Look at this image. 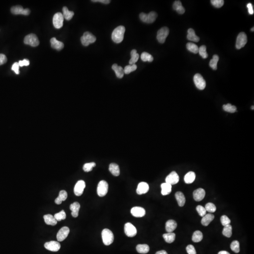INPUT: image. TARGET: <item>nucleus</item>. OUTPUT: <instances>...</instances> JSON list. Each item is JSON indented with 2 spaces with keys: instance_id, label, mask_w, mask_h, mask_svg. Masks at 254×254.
Here are the masks:
<instances>
[{
  "instance_id": "f257e3e1",
  "label": "nucleus",
  "mask_w": 254,
  "mask_h": 254,
  "mask_svg": "<svg viewBox=\"0 0 254 254\" xmlns=\"http://www.w3.org/2000/svg\"><path fill=\"white\" fill-rule=\"evenodd\" d=\"M125 32V28L123 26H120L115 28L112 34V39L113 42L116 43H120L123 41Z\"/></svg>"
},
{
  "instance_id": "f03ea898",
  "label": "nucleus",
  "mask_w": 254,
  "mask_h": 254,
  "mask_svg": "<svg viewBox=\"0 0 254 254\" xmlns=\"http://www.w3.org/2000/svg\"><path fill=\"white\" fill-rule=\"evenodd\" d=\"M102 238L104 244L106 246H109L113 242L114 236L113 233L108 229H105L102 232Z\"/></svg>"
},
{
  "instance_id": "7ed1b4c3",
  "label": "nucleus",
  "mask_w": 254,
  "mask_h": 254,
  "mask_svg": "<svg viewBox=\"0 0 254 254\" xmlns=\"http://www.w3.org/2000/svg\"><path fill=\"white\" fill-rule=\"evenodd\" d=\"M157 14L155 12H150L149 13H141L139 15V18L142 22L144 23H152L155 21L156 19L157 18Z\"/></svg>"
},
{
  "instance_id": "20e7f679",
  "label": "nucleus",
  "mask_w": 254,
  "mask_h": 254,
  "mask_svg": "<svg viewBox=\"0 0 254 254\" xmlns=\"http://www.w3.org/2000/svg\"><path fill=\"white\" fill-rule=\"evenodd\" d=\"M81 40L83 46H87L90 44L95 43L96 40V37L91 33L86 32L81 37Z\"/></svg>"
},
{
  "instance_id": "39448f33",
  "label": "nucleus",
  "mask_w": 254,
  "mask_h": 254,
  "mask_svg": "<svg viewBox=\"0 0 254 254\" xmlns=\"http://www.w3.org/2000/svg\"><path fill=\"white\" fill-rule=\"evenodd\" d=\"M24 43L32 47H37L39 44L40 42L37 35L33 33H31L25 37Z\"/></svg>"
},
{
  "instance_id": "423d86ee",
  "label": "nucleus",
  "mask_w": 254,
  "mask_h": 254,
  "mask_svg": "<svg viewBox=\"0 0 254 254\" xmlns=\"http://www.w3.org/2000/svg\"><path fill=\"white\" fill-rule=\"evenodd\" d=\"M108 190V184L106 181L102 180L98 184L97 193L100 197H104L107 194Z\"/></svg>"
},
{
  "instance_id": "0eeeda50",
  "label": "nucleus",
  "mask_w": 254,
  "mask_h": 254,
  "mask_svg": "<svg viewBox=\"0 0 254 254\" xmlns=\"http://www.w3.org/2000/svg\"><path fill=\"white\" fill-rule=\"evenodd\" d=\"M169 29L167 27H162L157 32V39L161 43H165L166 38L169 34Z\"/></svg>"
},
{
  "instance_id": "6e6552de",
  "label": "nucleus",
  "mask_w": 254,
  "mask_h": 254,
  "mask_svg": "<svg viewBox=\"0 0 254 254\" xmlns=\"http://www.w3.org/2000/svg\"><path fill=\"white\" fill-rule=\"evenodd\" d=\"M193 81L195 86L198 89L203 90L205 88L206 86L205 80L200 74H196L193 77Z\"/></svg>"
},
{
  "instance_id": "1a4fd4ad",
  "label": "nucleus",
  "mask_w": 254,
  "mask_h": 254,
  "mask_svg": "<svg viewBox=\"0 0 254 254\" xmlns=\"http://www.w3.org/2000/svg\"><path fill=\"white\" fill-rule=\"evenodd\" d=\"M247 43V37L246 33L244 32L240 33L237 38L236 48L241 49L245 46Z\"/></svg>"
},
{
  "instance_id": "9d476101",
  "label": "nucleus",
  "mask_w": 254,
  "mask_h": 254,
  "mask_svg": "<svg viewBox=\"0 0 254 254\" xmlns=\"http://www.w3.org/2000/svg\"><path fill=\"white\" fill-rule=\"evenodd\" d=\"M63 15L62 13L57 12L54 15L53 18V24L54 27L57 29H60L63 26Z\"/></svg>"
},
{
  "instance_id": "9b49d317",
  "label": "nucleus",
  "mask_w": 254,
  "mask_h": 254,
  "mask_svg": "<svg viewBox=\"0 0 254 254\" xmlns=\"http://www.w3.org/2000/svg\"><path fill=\"white\" fill-rule=\"evenodd\" d=\"M124 231L126 235L129 237H133L137 235L136 227L130 223H127L124 225Z\"/></svg>"
},
{
  "instance_id": "f8f14e48",
  "label": "nucleus",
  "mask_w": 254,
  "mask_h": 254,
  "mask_svg": "<svg viewBox=\"0 0 254 254\" xmlns=\"http://www.w3.org/2000/svg\"><path fill=\"white\" fill-rule=\"evenodd\" d=\"M166 183L170 185L177 184L179 181V177L175 171H172L166 178Z\"/></svg>"
},
{
  "instance_id": "ddd939ff",
  "label": "nucleus",
  "mask_w": 254,
  "mask_h": 254,
  "mask_svg": "<svg viewBox=\"0 0 254 254\" xmlns=\"http://www.w3.org/2000/svg\"><path fill=\"white\" fill-rule=\"evenodd\" d=\"M11 12L14 15H28L30 14V9H24L21 6L18 5L12 7L11 8Z\"/></svg>"
},
{
  "instance_id": "4468645a",
  "label": "nucleus",
  "mask_w": 254,
  "mask_h": 254,
  "mask_svg": "<svg viewBox=\"0 0 254 254\" xmlns=\"http://www.w3.org/2000/svg\"><path fill=\"white\" fill-rule=\"evenodd\" d=\"M85 186H86V184L84 181H78L74 188V193L75 195L80 196L82 195Z\"/></svg>"
},
{
  "instance_id": "2eb2a0df",
  "label": "nucleus",
  "mask_w": 254,
  "mask_h": 254,
  "mask_svg": "<svg viewBox=\"0 0 254 254\" xmlns=\"http://www.w3.org/2000/svg\"><path fill=\"white\" fill-rule=\"evenodd\" d=\"M44 247L47 250L52 252H57L60 249V243L56 241H51L45 243Z\"/></svg>"
},
{
  "instance_id": "dca6fc26",
  "label": "nucleus",
  "mask_w": 254,
  "mask_h": 254,
  "mask_svg": "<svg viewBox=\"0 0 254 254\" xmlns=\"http://www.w3.org/2000/svg\"><path fill=\"white\" fill-rule=\"evenodd\" d=\"M70 232L69 228L67 226L62 227L57 232V238L58 242H62L64 241L65 238L68 235Z\"/></svg>"
},
{
  "instance_id": "f3484780",
  "label": "nucleus",
  "mask_w": 254,
  "mask_h": 254,
  "mask_svg": "<svg viewBox=\"0 0 254 254\" xmlns=\"http://www.w3.org/2000/svg\"><path fill=\"white\" fill-rule=\"evenodd\" d=\"M131 213L136 217H142L145 215V211L140 207H135L131 210Z\"/></svg>"
},
{
  "instance_id": "a211bd4d",
  "label": "nucleus",
  "mask_w": 254,
  "mask_h": 254,
  "mask_svg": "<svg viewBox=\"0 0 254 254\" xmlns=\"http://www.w3.org/2000/svg\"><path fill=\"white\" fill-rule=\"evenodd\" d=\"M205 194V190L201 188H200L193 192V196L194 200L197 201H200L204 198Z\"/></svg>"
},
{
  "instance_id": "6ab92c4d",
  "label": "nucleus",
  "mask_w": 254,
  "mask_h": 254,
  "mask_svg": "<svg viewBox=\"0 0 254 254\" xmlns=\"http://www.w3.org/2000/svg\"><path fill=\"white\" fill-rule=\"evenodd\" d=\"M149 189V186L147 183L145 182H141L138 184L137 189V193L139 195L145 194L148 192Z\"/></svg>"
},
{
  "instance_id": "aec40b11",
  "label": "nucleus",
  "mask_w": 254,
  "mask_h": 254,
  "mask_svg": "<svg viewBox=\"0 0 254 254\" xmlns=\"http://www.w3.org/2000/svg\"><path fill=\"white\" fill-rule=\"evenodd\" d=\"M51 46L53 49L57 50H62L64 47V44L62 42L58 41L55 37L52 38L50 40Z\"/></svg>"
},
{
  "instance_id": "412c9836",
  "label": "nucleus",
  "mask_w": 254,
  "mask_h": 254,
  "mask_svg": "<svg viewBox=\"0 0 254 254\" xmlns=\"http://www.w3.org/2000/svg\"><path fill=\"white\" fill-rule=\"evenodd\" d=\"M177 227V223L174 220H169L166 223L165 228L168 233L173 232Z\"/></svg>"
},
{
  "instance_id": "4be33fe9",
  "label": "nucleus",
  "mask_w": 254,
  "mask_h": 254,
  "mask_svg": "<svg viewBox=\"0 0 254 254\" xmlns=\"http://www.w3.org/2000/svg\"><path fill=\"white\" fill-rule=\"evenodd\" d=\"M215 216L211 213L206 214L204 216L202 217L201 219V224L204 226H207L209 225L211 222L214 220Z\"/></svg>"
},
{
  "instance_id": "5701e85b",
  "label": "nucleus",
  "mask_w": 254,
  "mask_h": 254,
  "mask_svg": "<svg viewBox=\"0 0 254 254\" xmlns=\"http://www.w3.org/2000/svg\"><path fill=\"white\" fill-rule=\"evenodd\" d=\"M113 70L115 72V74L117 77L120 79L123 78L124 75V69L122 67L119 66L117 64H114L112 67Z\"/></svg>"
},
{
  "instance_id": "b1692460",
  "label": "nucleus",
  "mask_w": 254,
  "mask_h": 254,
  "mask_svg": "<svg viewBox=\"0 0 254 254\" xmlns=\"http://www.w3.org/2000/svg\"><path fill=\"white\" fill-rule=\"evenodd\" d=\"M70 209L72 211V215L74 217H77L79 215L80 209V204L78 202H75L71 204Z\"/></svg>"
},
{
  "instance_id": "393cba45",
  "label": "nucleus",
  "mask_w": 254,
  "mask_h": 254,
  "mask_svg": "<svg viewBox=\"0 0 254 254\" xmlns=\"http://www.w3.org/2000/svg\"><path fill=\"white\" fill-rule=\"evenodd\" d=\"M43 218L45 222L48 225L54 226L57 224V221L56 219H55L54 216L50 214L44 215Z\"/></svg>"
},
{
  "instance_id": "a878e982",
  "label": "nucleus",
  "mask_w": 254,
  "mask_h": 254,
  "mask_svg": "<svg viewBox=\"0 0 254 254\" xmlns=\"http://www.w3.org/2000/svg\"><path fill=\"white\" fill-rule=\"evenodd\" d=\"M175 197L178 204L180 207H183L186 203V198L183 193L181 192H176L175 193Z\"/></svg>"
},
{
  "instance_id": "bb28decb",
  "label": "nucleus",
  "mask_w": 254,
  "mask_h": 254,
  "mask_svg": "<svg viewBox=\"0 0 254 254\" xmlns=\"http://www.w3.org/2000/svg\"><path fill=\"white\" fill-rule=\"evenodd\" d=\"M173 8L179 14H183L185 12V9L183 6L182 2L180 1H176L173 5Z\"/></svg>"
},
{
  "instance_id": "cd10ccee",
  "label": "nucleus",
  "mask_w": 254,
  "mask_h": 254,
  "mask_svg": "<svg viewBox=\"0 0 254 254\" xmlns=\"http://www.w3.org/2000/svg\"><path fill=\"white\" fill-rule=\"evenodd\" d=\"M68 198V193L64 190H62L59 193L58 197L55 199V202L57 204H61L62 201L66 200Z\"/></svg>"
},
{
  "instance_id": "c85d7f7f",
  "label": "nucleus",
  "mask_w": 254,
  "mask_h": 254,
  "mask_svg": "<svg viewBox=\"0 0 254 254\" xmlns=\"http://www.w3.org/2000/svg\"><path fill=\"white\" fill-rule=\"evenodd\" d=\"M188 34L187 38L188 40L193 42H198L200 40V38L195 34V31L192 28H189L188 30Z\"/></svg>"
},
{
  "instance_id": "c756f323",
  "label": "nucleus",
  "mask_w": 254,
  "mask_h": 254,
  "mask_svg": "<svg viewBox=\"0 0 254 254\" xmlns=\"http://www.w3.org/2000/svg\"><path fill=\"white\" fill-rule=\"evenodd\" d=\"M109 170L114 176H118L120 174L119 167L116 163H111L109 165Z\"/></svg>"
},
{
  "instance_id": "7c9ffc66",
  "label": "nucleus",
  "mask_w": 254,
  "mask_h": 254,
  "mask_svg": "<svg viewBox=\"0 0 254 254\" xmlns=\"http://www.w3.org/2000/svg\"><path fill=\"white\" fill-rule=\"evenodd\" d=\"M196 175L194 172L190 171L185 175L184 177V181L186 184H191L195 180Z\"/></svg>"
},
{
  "instance_id": "2f4dec72",
  "label": "nucleus",
  "mask_w": 254,
  "mask_h": 254,
  "mask_svg": "<svg viewBox=\"0 0 254 254\" xmlns=\"http://www.w3.org/2000/svg\"><path fill=\"white\" fill-rule=\"evenodd\" d=\"M161 188H162L161 193L162 195H168L171 192L172 186L170 184H168L167 183H165L161 185Z\"/></svg>"
},
{
  "instance_id": "473e14b6",
  "label": "nucleus",
  "mask_w": 254,
  "mask_h": 254,
  "mask_svg": "<svg viewBox=\"0 0 254 254\" xmlns=\"http://www.w3.org/2000/svg\"><path fill=\"white\" fill-rule=\"evenodd\" d=\"M136 249L140 254H146L149 251L150 248L147 244H138L136 247Z\"/></svg>"
},
{
  "instance_id": "72a5a7b5",
  "label": "nucleus",
  "mask_w": 254,
  "mask_h": 254,
  "mask_svg": "<svg viewBox=\"0 0 254 254\" xmlns=\"http://www.w3.org/2000/svg\"><path fill=\"white\" fill-rule=\"evenodd\" d=\"M63 13L62 14L64 18L67 20H70L71 19L75 14L74 12L69 11L67 7H64L63 8Z\"/></svg>"
},
{
  "instance_id": "f704fd0d",
  "label": "nucleus",
  "mask_w": 254,
  "mask_h": 254,
  "mask_svg": "<svg viewBox=\"0 0 254 254\" xmlns=\"http://www.w3.org/2000/svg\"><path fill=\"white\" fill-rule=\"evenodd\" d=\"M163 237L166 242L171 243L173 242L175 240V233L173 232L165 233L163 235Z\"/></svg>"
},
{
  "instance_id": "c9c22d12",
  "label": "nucleus",
  "mask_w": 254,
  "mask_h": 254,
  "mask_svg": "<svg viewBox=\"0 0 254 254\" xmlns=\"http://www.w3.org/2000/svg\"><path fill=\"white\" fill-rule=\"evenodd\" d=\"M131 59H130L129 63L130 65L135 64L136 62L138 61L139 58V54L137 53V50H133L131 51Z\"/></svg>"
},
{
  "instance_id": "e433bc0d",
  "label": "nucleus",
  "mask_w": 254,
  "mask_h": 254,
  "mask_svg": "<svg viewBox=\"0 0 254 254\" xmlns=\"http://www.w3.org/2000/svg\"><path fill=\"white\" fill-rule=\"evenodd\" d=\"M203 238V235L202 232L200 231H194L192 237V240L194 242H199L202 241Z\"/></svg>"
},
{
  "instance_id": "4c0bfd02",
  "label": "nucleus",
  "mask_w": 254,
  "mask_h": 254,
  "mask_svg": "<svg viewBox=\"0 0 254 254\" xmlns=\"http://www.w3.org/2000/svg\"><path fill=\"white\" fill-rule=\"evenodd\" d=\"M223 235L227 238H230L232 235V226L230 224L225 225L222 231Z\"/></svg>"
},
{
  "instance_id": "58836bf2",
  "label": "nucleus",
  "mask_w": 254,
  "mask_h": 254,
  "mask_svg": "<svg viewBox=\"0 0 254 254\" xmlns=\"http://www.w3.org/2000/svg\"><path fill=\"white\" fill-rule=\"evenodd\" d=\"M219 57L217 55H214L213 56L212 59H211L210 62V66L214 70H216L217 68V64L219 61Z\"/></svg>"
},
{
  "instance_id": "ea45409f",
  "label": "nucleus",
  "mask_w": 254,
  "mask_h": 254,
  "mask_svg": "<svg viewBox=\"0 0 254 254\" xmlns=\"http://www.w3.org/2000/svg\"><path fill=\"white\" fill-rule=\"evenodd\" d=\"M186 48L190 52H193L194 54H197L199 51V47L195 44L192 43H187Z\"/></svg>"
},
{
  "instance_id": "a19ab883",
  "label": "nucleus",
  "mask_w": 254,
  "mask_h": 254,
  "mask_svg": "<svg viewBox=\"0 0 254 254\" xmlns=\"http://www.w3.org/2000/svg\"><path fill=\"white\" fill-rule=\"evenodd\" d=\"M141 60L144 62L148 61L151 62L154 60V57L151 54L146 52H144L141 55Z\"/></svg>"
},
{
  "instance_id": "79ce46f5",
  "label": "nucleus",
  "mask_w": 254,
  "mask_h": 254,
  "mask_svg": "<svg viewBox=\"0 0 254 254\" xmlns=\"http://www.w3.org/2000/svg\"><path fill=\"white\" fill-rule=\"evenodd\" d=\"M223 109L224 111L230 113H233L237 111V108L235 106H232L231 104H227L224 105L223 106Z\"/></svg>"
},
{
  "instance_id": "37998d69",
  "label": "nucleus",
  "mask_w": 254,
  "mask_h": 254,
  "mask_svg": "<svg viewBox=\"0 0 254 254\" xmlns=\"http://www.w3.org/2000/svg\"><path fill=\"white\" fill-rule=\"evenodd\" d=\"M231 250L236 253H239L240 251V243L237 241H234L231 244Z\"/></svg>"
},
{
  "instance_id": "c03bdc74",
  "label": "nucleus",
  "mask_w": 254,
  "mask_h": 254,
  "mask_svg": "<svg viewBox=\"0 0 254 254\" xmlns=\"http://www.w3.org/2000/svg\"><path fill=\"white\" fill-rule=\"evenodd\" d=\"M198 52L199 53L200 56H201L203 58L205 59L208 57V54L207 52V48L206 46L202 45L199 48Z\"/></svg>"
},
{
  "instance_id": "a18cd8bd",
  "label": "nucleus",
  "mask_w": 254,
  "mask_h": 254,
  "mask_svg": "<svg viewBox=\"0 0 254 254\" xmlns=\"http://www.w3.org/2000/svg\"><path fill=\"white\" fill-rule=\"evenodd\" d=\"M54 217L57 221H61L62 220H64L66 218V214L64 211L62 210L60 212L57 213L54 215Z\"/></svg>"
},
{
  "instance_id": "49530a36",
  "label": "nucleus",
  "mask_w": 254,
  "mask_h": 254,
  "mask_svg": "<svg viewBox=\"0 0 254 254\" xmlns=\"http://www.w3.org/2000/svg\"><path fill=\"white\" fill-rule=\"evenodd\" d=\"M137 68V65L136 64H132V65H127L125 67L124 69V74H129L131 72L135 71Z\"/></svg>"
},
{
  "instance_id": "de8ad7c7",
  "label": "nucleus",
  "mask_w": 254,
  "mask_h": 254,
  "mask_svg": "<svg viewBox=\"0 0 254 254\" xmlns=\"http://www.w3.org/2000/svg\"><path fill=\"white\" fill-rule=\"evenodd\" d=\"M205 208L207 211L211 213L215 212L216 211V210H217L216 206L213 203H211V202L207 203L206 205Z\"/></svg>"
},
{
  "instance_id": "09e8293b",
  "label": "nucleus",
  "mask_w": 254,
  "mask_h": 254,
  "mask_svg": "<svg viewBox=\"0 0 254 254\" xmlns=\"http://www.w3.org/2000/svg\"><path fill=\"white\" fill-rule=\"evenodd\" d=\"M96 163L95 162H90V163H86L84 164L83 167V169L85 172H89L92 170L94 167H95Z\"/></svg>"
},
{
  "instance_id": "8fccbe9b",
  "label": "nucleus",
  "mask_w": 254,
  "mask_h": 254,
  "mask_svg": "<svg viewBox=\"0 0 254 254\" xmlns=\"http://www.w3.org/2000/svg\"><path fill=\"white\" fill-rule=\"evenodd\" d=\"M211 3L215 7L219 8L223 6L224 4V1L223 0H211Z\"/></svg>"
},
{
  "instance_id": "3c124183",
  "label": "nucleus",
  "mask_w": 254,
  "mask_h": 254,
  "mask_svg": "<svg viewBox=\"0 0 254 254\" xmlns=\"http://www.w3.org/2000/svg\"><path fill=\"white\" fill-rule=\"evenodd\" d=\"M196 210L198 212V214L200 217H203V216H204L207 214V211L205 208V207H203L202 206H197V207H196Z\"/></svg>"
},
{
  "instance_id": "603ef678",
  "label": "nucleus",
  "mask_w": 254,
  "mask_h": 254,
  "mask_svg": "<svg viewBox=\"0 0 254 254\" xmlns=\"http://www.w3.org/2000/svg\"><path fill=\"white\" fill-rule=\"evenodd\" d=\"M221 222L222 225L224 226L228 224H230L231 220L227 216L224 215L221 217Z\"/></svg>"
},
{
  "instance_id": "864d4df0",
  "label": "nucleus",
  "mask_w": 254,
  "mask_h": 254,
  "mask_svg": "<svg viewBox=\"0 0 254 254\" xmlns=\"http://www.w3.org/2000/svg\"><path fill=\"white\" fill-rule=\"evenodd\" d=\"M186 250L188 254H196L195 248L193 245H188L186 248Z\"/></svg>"
},
{
  "instance_id": "5fc2aeb1",
  "label": "nucleus",
  "mask_w": 254,
  "mask_h": 254,
  "mask_svg": "<svg viewBox=\"0 0 254 254\" xmlns=\"http://www.w3.org/2000/svg\"><path fill=\"white\" fill-rule=\"evenodd\" d=\"M19 63L15 62L13 64L12 67V70L14 71L15 73H16L17 75H19Z\"/></svg>"
},
{
  "instance_id": "6e6d98bb",
  "label": "nucleus",
  "mask_w": 254,
  "mask_h": 254,
  "mask_svg": "<svg viewBox=\"0 0 254 254\" xmlns=\"http://www.w3.org/2000/svg\"><path fill=\"white\" fill-rule=\"evenodd\" d=\"M19 67H22L23 66H28L30 64V61L29 60L27 59H25L22 61H19Z\"/></svg>"
},
{
  "instance_id": "4d7b16f0",
  "label": "nucleus",
  "mask_w": 254,
  "mask_h": 254,
  "mask_svg": "<svg viewBox=\"0 0 254 254\" xmlns=\"http://www.w3.org/2000/svg\"><path fill=\"white\" fill-rule=\"evenodd\" d=\"M7 61V58L4 54H0V65L5 64Z\"/></svg>"
},
{
  "instance_id": "13d9d810",
  "label": "nucleus",
  "mask_w": 254,
  "mask_h": 254,
  "mask_svg": "<svg viewBox=\"0 0 254 254\" xmlns=\"http://www.w3.org/2000/svg\"><path fill=\"white\" fill-rule=\"evenodd\" d=\"M247 7L248 8V12L250 15H253L254 14V9L253 6L251 3H249L247 4Z\"/></svg>"
},
{
  "instance_id": "bf43d9fd",
  "label": "nucleus",
  "mask_w": 254,
  "mask_h": 254,
  "mask_svg": "<svg viewBox=\"0 0 254 254\" xmlns=\"http://www.w3.org/2000/svg\"><path fill=\"white\" fill-rule=\"evenodd\" d=\"M91 2H99L101 3L106 4H109L111 2L110 0H93V1H91Z\"/></svg>"
},
{
  "instance_id": "052dcab7",
  "label": "nucleus",
  "mask_w": 254,
  "mask_h": 254,
  "mask_svg": "<svg viewBox=\"0 0 254 254\" xmlns=\"http://www.w3.org/2000/svg\"><path fill=\"white\" fill-rule=\"evenodd\" d=\"M155 254H168V253L165 250H161L157 252Z\"/></svg>"
},
{
  "instance_id": "680f3d73",
  "label": "nucleus",
  "mask_w": 254,
  "mask_h": 254,
  "mask_svg": "<svg viewBox=\"0 0 254 254\" xmlns=\"http://www.w3.org/2000/svg\"><path fill=\"white\" fill-rule=\"evenodd\" d=\"M218 254H230L229 252L226 251H221L218 252Z\"/></svg>"
},
{
  "instance_id": "e2e57ef3",
  "label": "nucleus",
  "mask_w": 254,
  "mask_h": 254,
  "mask_svg": "<svg viewBox=\"0 0 254 254\" xmlns=\"http://www.w3.org/2000/svg\"><path fill=\"white\" fill-rule=\"evenodd\" d=\"M254 27H253V28H251V31H253V32H254Z\"/></svg>"
},
{
  "instance_id": "0e129e2a",
  "label": "nucleus",
  "mask_w": 254,
  "mask_h": 254,
  "mask_svg": "<svg viewBox=\"0 0 254 254\" xmlns=\"http://www.w3.org/2000/svg\"><path fill=\"white\" fill-rule=\"evenodd\" d=\"M251 109H253V110H254V106H252V107H251Z\"/></svg>"
}]
</instances>
